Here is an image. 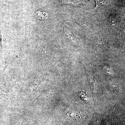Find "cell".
Returning <instances> with one entry per match:
<instances>
[{
    "label": "cell",
    "mask_w": 125,
    "mask_h": 125,
    "mask_svg": "<svg viewBox=\"0 0 125 125\" xmlns=\"http://www.w3.org/2000/svg\"><path fill=\"white\" fill-rule=\"evenodd\" d=\"M39 18L42 20H46L48 18V13L43 10H38L36 13Z\"/></svg>",
    "instance_id": "1"
},
{
    "label": "cell",
    "mask_w": 125,
    "mask_h": 125,
    "mask_svg": "<svg viewBox=\"0 0 125 125\" xmlns=\"http://www.w3.org/2000/svg\"><path fill=\"white\" fill-rule=\"evenodd\" d=\"M96 2V8L100 7L101 6L106 4V2L104 0H95Z\"/></svg>",
    "instance_id": "2"
},
{
    "label": "cell",
    "mask_w": 125,
    "mask_h": 125,
    "mask_svg": "<svg viewBox=\"0 0 125 125\" xmlns=\"http://www.w3.org/2000/svg\"><path fill=\"white\" fill-rule=\"evenodd\" d=\"M0 38L1 40V44L2 46H3L4 43V41L5 39V33L4 31L2 30L0 33Z\"/></svg>",
    "instance_id": "3"
}]
</instances>
